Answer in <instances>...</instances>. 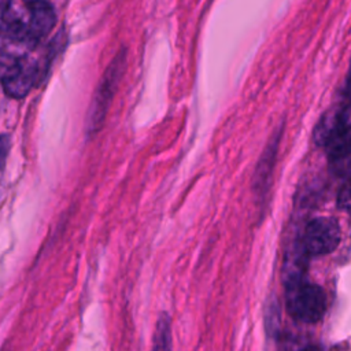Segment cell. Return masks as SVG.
I'll list each match as a JSON object with an SVG mask.
<instances>
[{"label": "cell", "mask_w": 351, "mask_h": 351, "mask_svg": "<svg viewBox=\"0 0 351 351\" xmlns=\"http://www.w3.org/2000/svg\"><path fill=\"white\" fill-rule=\"evenodd\" d=\"M126 67V52L121 51L112 62L108 64L106 73L103 74L96 92L92 97V101L88 107L86 114V134L90 137L96 134L104 123L106 115L108 112L112 97L117 92V88L121 82Z\"/></svg>", "instance_id": "cell-1"}, {"label": "cell", "mask_w": 351, "mask_h": 351, "mask_svg": "<svg viewBox=\"0 0 351 351\" xmlns=\"http://www.w3.org/2000/svg\"><path fill=\"white\" fill-rule=\"evenodd\" d=\"M288 313L304 324L318 322L326 311V296L321 287L299 280L285 285Z\"/></svg>", "instance_id": "cell-2"}, {"label": "cell", "mask_w": 351, "mask_h": 351, "mask_svg": "<svg viewBox=\"0 0 351 351\" xmlns=\"http://www.w3.org/2000/svg\"><path fill=\"white\" fill-rule=\"evenodd\" d=\"M340 236V225L335 218L319 217L307 223L300 244L310 256L326 255L337 248Z\"/></svg>", "instance_id": "cell-3"}, {"label": "cell", "mask_w": 351, "mask_h": 351, "mask_svg": "<svg viewBox=\"0 0 351 351\" xmlns=\"http://www.w3.org/2000/svg\"><path fill=\"white\" fill-rule=\"evenodd\" d=\"M38 75L37 64L27 59H18L14 69L1 80L4 92L14 99H23L34 85Z\"/></svg>", "instance_id": "cell-4"}, {"label": "cell", "mask_w": 351, "mask_h": 351, "mask_svg": "<svg viewBox=\"0 0 351 351\" xmlns=\"http://www.w3.org/2000/svg\"><path fill=\"white\" fill-rule=\"evenodd\" d=\"M29 21L27 29L34 44L45 37L53 27L56 16L52 5L44 0H32L27 5Z\"/></svg>", "instance_id": "cell-5"}, {"label": "cell", "mask_w": 351, "mask_h": 351, "mask_svg": "<svg viewBox=\"0 0 351 351\" xmlns=\"http://www.w3.org/2000/svg\"><path fill=\"white\" fill-rule=\"evenodd\" d=\"M310 255L306 252L300 241L295 243L291 250L287 252L284 263H282V280L284 284H291L304 278L307 266H308Z\"/></svg>", "instance_id": "cell-6"}, {"label": "cell", "mask_w": 351, "mask_h": 351, "mask_svg": "<svg viewBox=\"0 0 351 351\" xmlns=\"http://www.w3.org/2000/svg\"><path fill=\"white\" fill-rule=\"evenodd\" d=\"M280 137H281V130H280V133H276L271 137V140L266 145V149L263 151V154L261 156V160L256 166L255 177H254V188L258 192L265 193L267 191L269 178L271 177V171H273V167H274V160H276V156H277Z\"/></svg>", "instance_id": "cell-7"}, {"label": "cell", "mask_w": 351, "mask_h": 351, "mask_svg": "<svg viewBox=\"0 0 351 351\" xmlns=\"http://www.w3.org/2000/svg\"><path fill=\"white\" fill-rule=\"evenodd\" d=\"M332 160L341 162L351 156V129L337 125L322 144Z\"/></svg>", "instance_id": "cell-8"}, {"label": "cell", "mask_w": 351, "mask_h": 351, "mask_svg": "<svg viewBox=\"0 0 351 351\" xmlns=\"http://www.w3.org/2000/svg\"><path fill=\"white\" fill-rule=\"evenodd\" d=\"M171 347V333H170V319L167 315L162 314L156 322V329L154 335V348L167 350Z\"/></svg>", "instance_id": "cell-9"}, {"label": "cell", "mask_w": 351, "mask_h": 351, "mask_svg": "<svg viewBox=\"0 0 351 351\" xmlns=\"http://www.w3.org/2000/svg\"><path fill=\"white\" fill-rule=\"evenodd\" d=\"M18 59L8 51L0 49V78L3 80L16 64Z\"/></svg>", "instance_id": "cell-10"}, {"label": "cell", "mask_w": 351, "mask_h": 351, "mask_svg": "<svg viewBox=\"0 0 351 351\" xmlns=\"http://www.w3.org/2000/svg\"><path fill=\"white\" fill-rule=\"evenodd\" d=\"M337 206L340 210L351 214V182L341 186L337 193Z\"/></svg>", "instance_id": "cell-11"}, {"label": "cell", "mask_w": 351, "mask_h": 351, "mask_svg": "<svg viewBox=\"0 0 351 351\" xmlns=\"http://www.w3.org/2000/svg\"><path fill=\"white\" fill-rule=\"evenodd\" d=\"M339 123L351 129V103L347 104L340 112H337Z\"/></svg>", "instance_id": "cell-12"}, {"label": "cell", "mask_w": 351, "mask_h": 351, "mask_svg": "<svg viewBox=\"0 0 351 351\" xmlns=\"http://www.w3.org/2000/svg\"><path fill=\"white\" fill-rule=\"evenodd\" d=\"M8 148H10V141L5 136H0V169L4 165V160L7 158L8 154Z\"/></svg>", "instance_id": "cell-13"}, {"label": "cell", "mask_w": 351, "mask_h": 351, "mask_svg": "<svg viewBox=\"0 0 351 351\" xmlns=\"http://www.w3.org/2000/svg\"><path fill=\"white\" fill-rule=\"evenodd\" d=\"M11 0H0V16H4L8 11Z\"/></svg>", "instance_id": "cell-14"}, {"label": "cell", "mask_w": 351, "mask_h": 351, "mask_svg": "<svg viewBox=\"0 0 351 351\" xmlns=\"http://www.w3.org/2000/svg\"><path fill=\"white\" fill-rule=\"evenodd\" d=\"M347 96H348L350 100H351V75H350L348 82H347Z\"/></svg>", "instance_id": "cell-15"}]
</instances>
